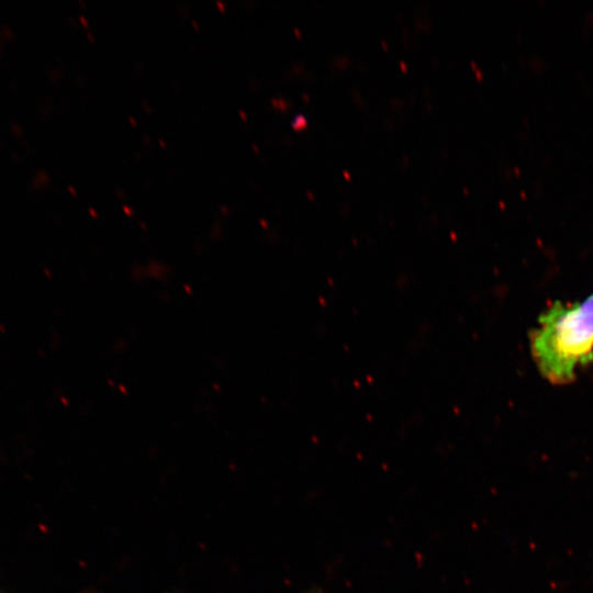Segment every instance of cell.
Listing matches in <instances>:
<instances>
[{
	"label": "cell",
	"mask_w": 593,
	"mask_h": 593,
	"mask_svg": "<svg viewBox=\"0 0 593 593\" xmlns=\"http://www.w3.org/2000/svg\"><path fill=\"white\" fill-rule=\"evenodd\" d=\"M529 347L540 376L552 385L575 381L593 363V293L581 301L552 302L529 332Z\"/></svg>",
	"instance_id": "1"
},
{
	"label": "cell",
	"mask_w": 593,
	"mask_h": 593,
	"mask_svg": "<svg viewBox=\"0 0 593 593\" xmlns=\"http://www.w3.org/2000/svg\"><path fill=\"white\" fill-rule=\"evenodd\" d=\"M302 593H323V589H321L318 586H313V588H311L307 591L302 592Z\"/></svg>",
	"instance_id": "2"
}]
</instances>
